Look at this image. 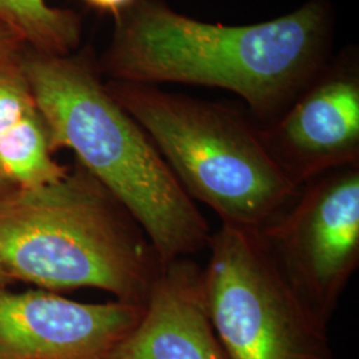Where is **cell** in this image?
<instances>
[{
	"label": "cell",
	"mask_w": 359,
	"mask_h": 359,
	"mask_svg": "<svg viewBox=\"0 0 359 359\" xmlns=\"http://www.w3.org/2000/svg\"><path fill=\"white\" fill-rule=\"evenodd\" d=\"M334 32L329 0L244 26L203 22L165 0H136L116 18L97 67L114 81L231 90L266 124L332 60Z\"/></svg>",
	"instance_id": "cell-1"
},
{
	"label": "cell",
	"mask_w": 359,
	"mask_h": 359,
	"mask_svg": "<svg viewBox=\"0 0 359 359\" xmlns=\"http://www.w3.org/2000/svg\"><path fill=\"white\" fill-rule=\"evenodd\" d=\"M20 67L52 152L69 149L142 226L163 264L208 248L210 229L137 121L116 102L90 53L26 50Z\"/></svg>",
	"instance_id": "cell-2"
},
{
	"label": "cell",
	"mask_w": 359,
	"mask_h": 359,
	"mask_svg": "<svg viewBox=\"0 0 359 359\" xmlns=\"http://www.w3.org/2000/svg\"><path fill=\"white\" fill-rule=\"evenodd\" d=\"M0 265L15 283L93 287L139 305L165 266L139 222L77 163L50 184L0 189Z\"/></svg>",
	"instance_id": "cell-3"
},
{
	"label": "cell",
	"mask_w": 359,
	"mask_h": 359,
	"mask_svg": "<svg viewBox=\"0 0 359 359\" xmlns=\"http://www.w3.org/2000/svg\"><path fill=\"white\" fill-rule=\"evenodd\" d=\"M111 96L149 136L182 189L221 224L259 231L297 192L241 111L161 90L114 81Z\"/></svg>",
	"instance_id": "cell-4"
},
{
	"label": "cell",
	"mask_w": 359,
	"mask_h": 359,
	"mask_svg": "<svg viewBox=\"0 0 359 359\" xmlns=\"http://www.w3.org/2000/svg\"><path fill=\"white\" fill-rule=\"evenodd\" d=\"M203 269L208 314L228 359H333L327 323L286 283L258 231L221 224Z\"/></svg>",
	"instance_id": "cell-5"
},
{
	"label": "cell",
	"mask_w": 359,
	"mask_h": 359,
	"mask_svg": "<svg viewBox=\"0 0 359 359\" xmlns=\"http://www.w3.org/2000/svg\"><path fill=\"white\" fill-rule=\"evenodd\" d=\"M286 283L329 322L359 265V165L301 184L258 231Z\"/></svg>",
	"instance_id": "cell-6"
},
{
	"label": "cell",
	"mask_w": 359,
	"mask_h": 359,
	"mask_svg": "<svg viewBox=\"0 0 359 359\" xmlns=\"http://www.w3.org/2000/svg\"><path fill=\"white\" fill-rule=\"evenodd\" d=\"M268 151L297 187L359 165V55L348 47L323 67L281 115L258 124Z\"/></svg>",
	"instance_id": "cell-7"
},
{
	"label": "cell",
	"mask_w": 359,
	"mask_h": 359,
	"mask_svg": "<svg viewBox=\"0 0 359 359\" xmlns=\"http://www.w3.org/2000/svg\"><path fill=\"white\" fill-rule=\"evenodd\" d=\"M145 305L83 304L38 289L0 287V359H109Z\"/></svg>",
	"instance_id": "cell-8"
},
{
	"label": "cell",
	"mask_w": 359,
	"mask_h": 359,
	"mask_svg": "<svg viewBox=\"0 0 359 359\" xmlns=\"http://www.w3.org/2000/svg\"><path fill=\"white\" fill-rule=\"evenodd\" d=\"M109 359H228L208 314L203 268L189 257L167 264Z\"/></svg>",
	"instance_id": "cell-9"
},
{
	"label": "cell",
	"mask_w": 359,
	"mask_h": 359,
	"mask_svg": "<svg viewBox=\"0 0 359 359\" xmlns=\"http://www.w3.org/2000/svg\"><path fill=\"white\" fill-rule=\"evenodd\" d=\"M68 170L53 158L20 62L0 68V175L15 187L31 188L57 181Z\"/></svg>",
	"instance_id": "cell-10"
},
{
	"label": "cell",
	"mask_w": 359,
	"mask_h": 359,
	"mask_svg": "<svg viewBox=\"0 0 359 359\" xmlns=\"http://www.w3.org/2000/svg\"><path fill=\"white\" fill-rule=\"evenodd\" d=\"M0 23L31 51L48 56L72 55L81 39V19L46 0H0Z\"/></svg>",
	"instance_id": "cell-11"
},
{
	"label": "cell",
	"mask_w": 359,
	"mask_h": 359,
	"mask_svg": "<svg viewBox=\"0 0 359 359\" xmlns=\"http://www.w3.org/2000/svg\"><path fill=\"white\" fill-rule=\"evenodd\" d=\"M26 46L13 31L0 23V68L19 63Z\"/></svg>",
	"instance_id": "cell-12"
},
{
	"label": "cell",
	"mask_w": 359,
	"mask_h": 359,
	"mask_svg": "<svg viewBox=\"0 0 359 359\" xmlns=\"http://www.w3.org/2000/svg\"><path fill=\"white\" fill-rule=\"evenodd\" d=\"M81 1L99 13L112 15L116 19L120 13H124L129 6H132L136 0H81Z\"/></svg>",
	"instance_id": "cell-13"
},
{
	"label": "cell",
	"mask_w": 359,
	"mask_h": 359,
	"mask_svg": "<svg viewBox=\"0 0 359 359\" xmlns=\"http://www.w3.org/2000/svg\"><path fill=\"white\" fill-rule=\"evenodd\" d=\"M15 283L13 278L8 276V273L1 268L0 265V287H8L10 285Z\"/></svg>",
	"instance_id": "cell-14"
},
{
	"label": "cell",
	"mask_w": 359,
	"mask_h": 359,
	"mask_svg": "<svg viewBox=\"0 0 359 359\" xmlns=\"http://www.w3.org/2000/svg\"><path fill=\"white\" fill-rule=\"evenodd\" d=\"M10 185H13V184H10L7 180L4 179V177L0 175V189H4V188H7V187H10Z\"/></svg>",
	"instance_id": "cell-15"
}]
</instances>
